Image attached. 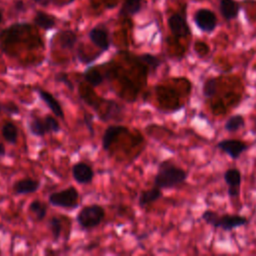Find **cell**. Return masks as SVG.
Masks as SVG:
<instances>
[{
    "mask_svg": "<svg viewBox=\"0 0 256 256\" xmlns=\"http://www.w3.org/2000/svg\"><path fill=\"white\" fill-rule=\"evenodd\" d=\"M122 133H128V128L123 125H109L102 136V147L104 150H108L116 138Z\"/></svg>",
    "mask_w": 256,
    "mask_h": 256,
    "instance_id": "11",
    "label": "cell"
},
{
    "mask_svg": "<svg viewBox=\"0 0 256 256\" xmlns=\"http://www.w3.org/2000/svg\"><path fill=\"white\" fill-rule=\"evenodd\" d=\"M253 131L256 133V119L254 120V127H253Z\"/></svg>",
    "mask_w": 256,
    "mask_h": 256,
    "instance_id": "37",
    "label": "cell"
},
{
    "mask_svg": "<svg viewBox=\"0 0 256 256\" xmlns=\"http://www.w3.org/2000/svg\"><path fill=\"white\" fill-rule=\"evenodd\" d=\"M240 11V5L235 0H220V12L227 21L235 19Z\"/></svg>",
    "mask_w": 256,
    "mask_h": 256,
    "instance_id": "14",
    "label": "cell"
},
{
    "mask_svg": "<svg viewBox=\"0 0 256 256\" xmlns=\"http://www.w3.org/2000/svg\"><path fill=\"white\" fill-rule=\"evenodd\" d=\"M106 102H107V110L104 114L99 115V118L104 122H106V121H117V122L122 121L124 106L114 100H107Z\"/></svg>",
    "mask_w": 256,
    "mask_h": 256,
    "instance_id": "12",
    "label": "cell"
},
{
    "mask_svg": "<svg viewBox=\"0 0 256 256\" xmlns=\"http://www.w3.org/2000/svg\"><path fill=\"white\" fill-rule=\"evenodd\" d=\"M1 134L3 139L10 143V144H15L18 139V129L16 125L12 122H6L3 124L1 128Z\"/></svg>",
    "mask_w": 256,
    "mask_h": 256,
    "instance_id": "18",
    "label": "cell"
},
{
    "mask_svg": "<svg viewBox=\"0 0 256 256\" xmlns=\"http://www.w3.org/2000/svg\"><path fill=\"white\" fill-rule=\"evenodd\" d=\"M48 228L51 232L52 238L54 241H57L62 232V222L58 217H52L48 221Z\"/></svg>",
    "mask_w": 256,
    "mask_h": 256,
    "instance_id": "27",
    "label": "cell"
},
{
    "mask_svg": "<svg viewBox=\"0 0 256 256\" xmlns=\"http://www.w3.org/2000/svg\"><path fill=\"white\" fill-rule=\"evenodd\" d=\"M168 26L171 33L177 38L187 37L191 33L186 18L179 13H174L168 18Z\"/></svg>",
    "mask_w": 256,
    "mask_h": 256,
    "instance_id": "7",
    "label": "cell"
},
{
    "mask_svg": "<svg viewBox=\"0 0 256 256\" xmlns=\"http://www.w3.org/2000/svg\"><path fill=\"white\" fill-rule=\"evenodd\" d=\"M83 77L86 82L92 87H97L104 81V76L95 67L87 68L83 73Z\"/></svg>",
    "mask_w": 256,
    "mask_h": 256,
    "instance_id": "19",
    "label": "cell"
},
{
    "mask_svg": "<svg viewBox=\"0 0 256 256\" xmlns=\"http://www.w3.org/2000/svg\"><path fill=\"white\" fill-rule=\"evenodd\" d=\"M79 193L78 190L69 186L61 191L53 192L48 196V202L52 206L60 207L63 209H74L78 206Z\"/></svg>",
    "mask_w": 256,
    "mask_h": 256,
    "instance_id": "3",
    "label": "cell"
},
{
    "mask_svg": "<svg viewBox=\"0 0 256 256\" xmlns=\"http://www.w3.org/2000/svg\"><path fill=\"white\" fill-rule=\"evenodd\" d=\"M161 197H162V190L159 187L154 186L151 189L141 192L138 198V204L140 207L144 208L145 206L157 201Z\"/></svg>",
    "mask_w": 256,
    "mask_h": 256,
    "instance_id": "16",
    "label": "cell"
},
{
    "mask_svg": "<svg viewBox=\"0 0 256 256\" xmlns=\"http://www.w3.org/2000/svg\"><path fill=\"white\" fill-rule=\"evenodd\" d=\"M33 1H35L37 3H40L41 5H47L50 2V0H33Z\"/></svg>",
    "mask_w": 256,
    "mask_h": 256,
    "instance_id": "35",
    "label": "cell"
},
{
    "mask_svg": "<svg viewBox=\"0 0 256 256\" xmlns=\"http://www.w3.org/2000/svg\"><path fill=\"white\" fill-rule=\"evenodd\" d=\"M1 20H2V12L0 11V22H1Z\"/></svg>",
    "mask_w": 256,
    "mask_h": 256,
    "instance_id": "38",
    "label": "cell"
},
{
    "mask_svg": "<svg viewBox=\"0 0 256 256\" xmlns=\"http://www.w3.org/2000/svg\"><path fill=\"white\" fill-rule=\"evenodd\" d=\"M72 176L77 183L88 184L94 178V171L88 164L78 162L72 166Z\"/></svg>",
    "mask_w": 256,
    "mask_h": 256,
    "instance_id": "8",
    "label": "cell"
},
{
    "mask_svg": "<svg viewBox=\"0 0 256 256\" xmlns=\"http://www.w3.org/2000/svg\"><path fill=\"white\" fill-rule=\"evenodd\" d=\"M16 7H17V9H23L22 7H23V2L22 1H19L17 4H16Z\"/></svg>",
    "mask_w": 256,
    "mask_h": 256,
    "instance_id": "36",
    "label": "cell"
},
{
    "mask_svg": "<svg viewBox=\"0 0 256 256\" xmlns=\"http://www.w3.org/2000/svg\"><path fill=\"white\" fill-rule=\"evenodd\" d=\"M34 23L37 26H39L45 30H49L55 26L56 21L53 16H51L45 12L38 11L34 17Z\"/></svg>",
    "mask_w": 256,
    "mask_h": 256,
    "instance_id": "21",
    "label": "cell"
},
{
    "mask_svg": "<svg viewBox=\"0 0 256 256\" xmlns=\"http://www.w3.org/2000/svg\"><path fill=\"white\" fill-rule=\"evenodd\" d=\"M77 42V35L71 30L61 31L58 35V43L63 49H72Z\"/></svg>",
    "mask_w": 256,
    "mask_h": 256,
    "instance_id": "17",
    "label": "cell"
},
{
    "mask_svg": "<svg viewBox=\"0 0 256 256\" xmlns=\"http://www.w3.org/2000/svg\"><path fill=\"white\" fill-rule=\"evenodd\" d=\"M29 211L35 216L37 221H42L47 215V205L40 200H33L29 204Z\"/></svg>",
    "mask_w": 256,
    "mask_h": 256,
    "instance_id": "24",
    "label": "cell"
},
{
    "mask_svg": "<svg viewBox=\"0 0 256 256\" xmlns=\"http://www.w3.org/2000/svg\"><path fill=\"white\" fill-rule=\"evenodd\" d=\"M55 80H56L57 82H60V83L64 84L65 86H67L71 91L74 90V85H73L72 82L69 80L68 75H67L66 73H64V72H59V73H57V74L55 75Z\"/></svg>",
    "mask_w": 256,
    "mask_h": 256,
    "instance_id": "31",
    "label": "cell"
},
{
    "mask_svg": "<svg viewBox=\"0 0 256 256\" xmlns=\"http://www.w3.org/2000/svg\"><path fill=\"white\" fill-rule=\"evenodd\" d=\"M0 110L4 111L5 113H7L9 115L19 114V107L13 102H8V103H5V104H1L0 105Z\"/></svg>",
    "mask_w": 256,
    "mask_h": 256,
    "instance_id": "30",
    "label": "cell"
},
{
    "mask_svg": "<svg viewBox=\"0 0 256 256\" xmlns=\"http://www.w3.org/2000/svg\"><path fill=\"white\" fill-rule=\"evenodd\" d=\"M194 23L199 30L205 33H212L217 26V18L213 11L207 8L198 9L194 14Z\"/></svg>",
    "mask_w": 256,
    "mask_h": 256,
    "instance_id": "4",
    "label": "cell"
},
{
    "mask_svg": "<svg viewBox=\"0 0 256 256\" xmlns=\"http://www.w3.org/2000/svg\"><path fill=\"white\" fill-rule=\"evenodd\" d=\"M40 99L47 105V107L51 110V112L58 118L64 120L65 116H64V111H63V108L60 104V102L54 97L53 94L49 93L48 91L44 90V89H40V88H37L36 89Z\"/></svg>",
    "mask_w": 256,
    "mask_h": 256,
    "instance_id": "10",
    "label": "cell"
},
{
    "mask_svg": "<svg viewBox=\"0 0 256 256\" xmlns=\"http://www.w3.org/2000/svg\"><path fill=\"white\" fill-rule=\"evenodd\" d=\"M187 179V172L177 166L171 159L162 161L154 177V186L160 189H172L182 185Z\"/></svg>",
    "mask_w": 256,
    "mask_h": 256,
    "instance_id": "1",
    "label": "cell"
},
{
    "mask_svg": "<svg viewBox=\"0 0 256 256\" xmlns=\"http://www.w3.org/2000/svg\"><path fill=\"white\" fill-rule=\"evenodd\" d=\"M137 58L139 61H141L148 67L150 72H155L160 67V65L162 63L161 60L157 56H155L153 54H149V53L141 54Z\"/></svg>",
    "mask_w": 256,
    "mask_h": 256,
    "instance_id": "25",
    "label": "cell"
},
{
    "mask_svg": "<svg viewBox=\"0 0 256 256\" xmlns=\"http://www.w3.org/2000/svg\"><path fill=\"white\" fill-rule=\"evenodd\" d=\"M240 194V187H231L228 186V196L230 198H236Z\"/></svg>",
    "mask_w": 256,
    "mask_h": 256,
    "instance_id": "33",
    "label": "cell"
},
{
    "mask_svg": "<svg viewBox=\"0 0 256 256\" xmlns=\"http://www.w3.org/2000/svg\"><path fill=\"white\" fill-rule=\"evenodd\" d=\"M224 181L228 186L231 187H240L242 182L241 172L236 168H229L223 174Z\"/></svg>",
    "mask_w": 256,
    "mask_h": 256,
    "instance_id": "22",
    "label": "cell"
},
{
    "mask_svg": "<svg viewBox=\"0 0 256 256\" xmlns=\"http://www.w3.org/2000/svg\"><path fill=\"white\" fill-rule=\"evenodd\" d=\"M245 125V119L241 114H235L230 116L225 124H224V129L229 132V133H234L242 129Z\"/></svg>",
    "mask_w": 256,
    "mask_h": 256,
    "instance_id": "20",
    "label": "cell"
},
{
    "mask_svg": "<svg viewBox=\"0 0 256 256\" xmlns=\"http://www.w3.org/2000/svg\"><path fill=\"white\" fill-rule=\"evenodd\" d=\"M39 188H40V181L31 179V178H25V179H20L14 183L13 192L17 195H25V194L34 193Z\"/></svg>",
    "mask_w": 256,
    "mask_h": 256,
    "instance_id": "13",
    "label": "cell"
},
{
    "mask_svg": "<svg viewBox=\"0 0 256 256\" xmlns=\"http://www.w3.org/2000/svg\"><path fill=\"white\" fill-rule=\"evenodd\" d=\"M218 217H219V214H218L217 212L213 211V210H205V211L202 213V215H201L202 220H203L206 224L211 225V226H213V227L215 226Z\"/></svg>",
    "mask_w": 256,
    "mask_h": 256,
    "instance_id": "28",
    "label": "cell"
},
{
    "mask_svg": "<svg viewBox=\"0 0 256 256\" xmlns=\"http://www.w3.org/2000/svg\"><path fill=\"white\" fill-rule=\"evenodd\" d=\"M248 223V219L238 214L219 215L214 228H220L224 231H231L235 228L244 226Z\"/></svg>",
    "mask_w": 256,
    "mask_h": 256,
    "instance_id": "6",
    "label": "cell"
},
{
    "mask_svg": "<svg viewBox=\"0 0 256 256\" xmlns=\"http://www.w3.org/2000/svg\"><path fill=\"white\" fill-rule=\"evenodd\" d=\"M84 124L86 125L87 129L90 132V135L93 137L94 136V131H93V116L89 113L84 114Z\"/></svg>",
    "mask_w": 256,
    "mask_h": 256,
    "instance_id": "32",
    "label": "cell"
},
{
    "mask_svg": "<svg viewBox=\"0 0 256 256\" xmlns=\"http://www.w3.org/2000/svg\"><path fill=\"white\" fill-rule=\"evenodd\" d=\"M141 9V0H125L120 11V16H131Z\"/></svg>",
    "mask_w": 256,
    "mask_h": 256,
    "instance_id": "23",
    "label": "cell"
},
{
    "mask_svg": "<svg viewBox=\"0 0 256 256\" xmlns=\"http://www.w3.org/2000/svg\"><path fill=\"white\" fill-rule=\"evenodd\" d=\"M217 91V79L214 77L208 78L205 80L203 87H202V93L205 98H212Z\"/></svg>",
    "mask_w": 256,
    "mask_h": 256,
    "instance_id": "26",
    "label": "cell"
},
{
    "mask_svg": "<svg viewBox=\"0 0 256 256\" xmlns=\"http://www.w3.org/2000/svg\"><path fill=\"white\" fill-rule=\"evenodd\" d=\"M5 154H6V149H5V146H4L2 143H0V157H2V156H5Z\"/></svg>",
    "mask_w": 256,
    "mask_h": 256,
    "instance_id": "34",
    "label": "cell"
},
{
    "mask_svg": "<svg viewBox=\"0 0 256 256\" xmlns=\"http://www.w3.org/2000/svg\"><path fill=\"white\" fill-rule=\"evenodd\" d=\"M27 126H28L30 133L37 137H43L46 134L50 133L49 128H48L47 123L44 118H40V117H36V116L32 117L28 121Z\"/></svg>",
    "mask_w": 256,
    "mask_h": 256,
    "instance_id": "15",
    "label": "cell"
},
{
    "mask_svg": "<svg viewBox=\"0 0 256 256\" xmlns=\"http://www.w3.org/2000/svg\"><path fill=\"white\" fill-rule=\"evenodd\" d=\"M105 211L101 205L90 204L80 209L77 214V223L82 229L97 227L104 219Z\"/></svg>",
    "mask_w": 256,
    "mask_h": 256,
    "instance_id": "2",
    "label": "cell"
},
{
    "mask_svg": "<svg viewBox=\"0 0 256 256\" xmlns=\"http://www.w3.org/2000/svg\"><path fill=\"white\" fill-rule=\"evenodd\" d=\"M216 147L233 160L238 159L248 149V145L244 141L237 139H223L216 144Z\"/></svg>",
    "mask_w": 256,
    "mask_h": 256,
    "instance_id": "5",
    "label": "cell"
},
{
    "mask_svg": "<svg viewBox=\"0 0 256 256\" xmlns=\"http://www.w3.org/2000/svg\"><path fill=\"white\" fill-rule=\"evenodd\" d=\"M46 123H47V126L49 128V131L50 133H58L60 132L61 128H60V125H59V122L52 116L50 115H46L44 117Z\"/></svg>",
    "mask_w": 256,
    "mask_h": 256,
    "instance_id": "29",
    "label": "cell"
},
{
    "mask_svg": "<svg viewBox=\"0 0 256 256\" xmlns=\"http://www.w3.org/2000/svg\"><path fill=\"white\" fill-rule=\"evenodd\" d=\"M89 39L102 52L108 50L110 47L109 34L107 30L101 26H96L90 30Z\"/></svg>",
    "mask_w": 256,
    "mask_h": 256,
    "instance_id": "9",
    "label": "cell"
}]
</instances>
